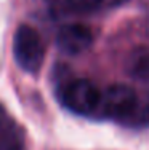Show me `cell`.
<instances>
[{"label": "cell", "instance_id": "3", "mask_svg": "<svg viewBox=\"0 0 149 150\" xmlns=\"http://www.w3.org/2000/svg\"><path fill=\"white\" fill-rule=\"evenodd\" d=\"M101 94L103 93H99V90L90 80L76 78L61 88L59 99L63 105L71 112L77 115H90L99 110Z\"/></svg>", "mask_w": 149, "mask_h": 150}, {"label": "cell", "instance_id": "4", "mask_svg": "<svg viewBox=\"0 0 149 150\" xmlns=\"http://www.w3.org/2000/svg\"><path fill=\"white\" fill-rule=\"evenodd\" d=\"M93 43V32L85 24H67L56 35V45L66 54H80Z\"/></svg>", "mask_w": 149, "mask_h": 150}, {"label": "cell", "instance_id": "6", "mask_svg": "<svg viewBox=\"0 0 149 150\" xmlns=\"http://www.w3.org/2000/svg\"><path fill=\"white\" fill-rule=\"evenodd\" d=\"M101 3L103 0H67V5L76 11H91Z\"/></svg>", "mask_w": 149, "mask_h": 150}, {"label": "cell", "instance_id": "1", "mask_svg": "<svg viewBox=\"0 0 149 150\" xmlns=\"http://www.w3.org/2000/svg\"><path fill=\"white\" fill-rule=\"evenodd\" d=\"M99 112L122 123H148L149 102L141 104L133 88L127 85H111L101 94Z\"/></svg>", "mask_w": 149, "mask_h": 150}, {"label": "cell", "instance_id": "2", "mask_svg": "<svg viewBox=\"0 0 149 150\" xmlns=\"http://www.w3.org/2000/svg\"><path fill=\"white\" fill-rule=\"evenodd\" d=\"M13 54L18 66L27 74H37L45 59V46L38 32L27 24H21L13 37Z\"/></svg>", "mask_w": 149, "mask_h": 150}, {"label": "cell", "instance_id": "5", "mask_svg": "<svg viewBox=\"0 0 149 150\" xmlns=\"http://www.w3.org/2000/svg\"><path fill=\"white\" fill-rule=\"evenodd\" d=\"M0 150H24L19 131L3 112H0Z\"/></svg>", "mask_w": 149, "mask_h": 150}]
</instances>
